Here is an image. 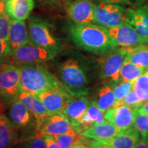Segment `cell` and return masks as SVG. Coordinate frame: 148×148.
<instances>
[{
	"mask_svg": "<svg viewBox=\"0 0 148 148\" xmlns=\"http://www.w3.org/2000/svg\"><path fill=\"white\" fill-rule=\"evenodd\" d=\"M134 148H148V139L147 138H140Z\"/></svg>",
	"mask_w": 148,
	"mask_h": 148,
	"instance_id": "e575fe53",
	"label": "cell"
},
{
	"mask_svg": "<svg viewBox=\"0 0 148 148\" xmlns=\"http://www.w3.org/2000/svg\"><path fill=\"white\" fill-rule=\"evenodd\" d=\"M43 136L45 139L46 143H47V148H60L52 136L45 135Z\"/></svg>",
	"mask_w": 148,
	"mask_h": 148,
	"instance_id": "836d02e7",
	"label": "cell"
},
{
	"mask_svg": "<svg viewBox=\"0 0 148 148\" xmlns=\"http://www.w3.org/2000/svg\"><path fill=\"white\" fill-rule=\"evenodd\" d=\"M147 72L143 68L135 65L130 61L125 59L120 70V79L122 82H133Z\"/></svg>",
	"mask_w": 148,
	"mask_h": 148,
	"instance_id": "d4e9b609",
	"label": "cell"
},
{
	"mask_svg": "<svg viewBox=\"0 0 148 148\" xmlns=\"http://www.w3.org/2000/svg\"><path fill=\"white\" fill-rule=\"evenodd\" d=\"M133 88L140 100L144 103L148 101V71L134 81Z\"/></svg>",
	"mask_w": 148,
	"mask_h": 148,
	"instance_id": "4316f807",
	"label": "cell"
},
{
	"mask_svg": "<svg viewBox=\"0 0 148 148\" xmlns=\"http://www.w3.org/2000/svg\"><path fill=\"white\" fill-rule=\"evenodd\" d=\"M79 134L73 128L64 134L53 136L60 148H70L81 143Z\"/></svg>",
	"mask_w": 148,
	"mask_h": 148,
	"instance_id": "484cf974",
	"label": "cell"
},
{
	"mask_svg": "<svg viewBox=\"0 0 148 148\" xmlns=\"http://www.w3.org/2000/svg\"><path fill=\"white\" fill-rule=\"evenodd\" d=\"M95 102L97 106L103 112L113 108L116 102L113 89L110 86H105L100 88Z\"/></svg>",
	"mask_w": 148,
	"mask_h": 148,
	"instance_id": "cb8c5ba5",
	"label": "cell"
},
{
	"mask_svg": "<svg viewBox=\"0 0 148 148\" xmlns=\"http://www.w3.org/2000/svg\"><path fill=\"white\" fill-rule=\"evenodd\" d=\"M58 79L66 91L73 97L87 94L88 78L86 71L75 59L69 58L60 64Z\"/></svg>",
	"mask_w": 148,
	"mask_h": 148,
	"instance_id": "3957f363",
	"label": "cell"
},
{
	"mask_svg": "<svg viewBox=\"0 0 148 148\" xmlns=\"http://www.w3.org/2000/svg\"><path fill=\"white\" fill-rule=\"evenodd\" d=\"M34 7V0H6L5 12L12 19H27Z\"/></svg>",
	"mask_w": 148,
	"mask_h": 148,
	"instance_id": "ac0fdd59",
	"label": "cell"
},
{
	"mask_svg": "<svg viewBox=\"0 0 148 148\" xmlns=\"http://www.w3.org/2000/svg\"><path fill=\"white\" fill-rule=\"evenodd\" d=\"M127 21V10L117 3L107 1L94 3V23L112 28Z\"/></svg>",
	"mask_w": 148,
	"mask_h": 148,
	"instance_id": "277c9868",
	"label": "cell"
},
{
	"mask_svg": "<svg viewBox=\"0 0 148 148\" xmlns=\"http://www.w3.org/2000/svg\"><path fill=\"white\" fill-rule=\"evenodd\" d=\"M38 133L36 137L49 135L57 136L67 132L73 128L71 122L62 112L53 114L37 123Z\"/></svg>",
	"mask_w": 148,
	"mask_h": 148,
	"instance_id": "30bf717a",
	"label": "cell"
},
{
	"mask_svg": "<svg viewBox=\"0 0 148 148\" xmlns=\"http://www.w3.org/2000/svg\"><path fill=\"white\" fill-rule=\"evenodd\" d=\"M66 5V13L74 23H94V3L91 0H72Z\"/></svg>",
	"mask_w": 148,
	"mask_h": 148,
	"instance_id": "4fadbf2b",
	"label": "cell"
},
{
	"mask_svg": "<svg viewBox=\"0 0 148 148\" xmlns=\"http://www.w3.org/2000/svg\"><path fill=\"white\" fill-rule=\"evenodd\" d=\"M37 97L42 101L48 112L53 114L62 112L73 96L66 92L62 86H57L44 90Z\"/></svg>",
	"mask_w": 148,
	"mask_h": 148,
	"instance_id": "8fae6325",
	"label": "cell"
},
{
	"mask_svg": "<svg viewBox=\"0 0 148 148\" xmlns=\"http://www.w3.org/2000/svg\"><path fill=\"white\" fill-rule=\"evenodd\" d=\"M23 148H47V143L44 136H42L29 140L25 143Z\"/></svg>",
	"mask_w": 148,
	"mask_h": 148,
	"instance_id": "d6a6232c",
	"label": "cell"
},
{
	"mask_svg": "<svg viewBox=\"0 0 148 148\" xmlns=\"http://www.w3.org/2000/svg\"><path fill=\"white\" fill-rule=\"evenodd\" d=\"M140 136L137 130L133 125L110 139L99 142L113 148H134L140 140Z\"/></svg>",
	"mask_w": 148,
	"mask_h": 148,
	"instance_id": "ffe728a7",
	"label": "cell"
},
{
	"mask_svg": "<svg viewBox=\"0 0 148 148\" xmlns=\"http://www.w3.org/2000/svg\"><path fill=\"white\" fill-rule=\"evenodd\" d=\"M18 99L28 109L33 116H34L36 123H40L45 118L51 115V114L48 112L42 101L37 96L21 91L18 96Z\"/></svg>",
	"mask_w": 148,
	"mask_h": 148,
	"instance_id": "d6986e66",
	"label": "cell"
},
{
	"mask_svg": "<svg viewBox=\"0 0 148 148\" xmlns=\"http://www.w3.org/2000/svg\"><path fill=\"white\" fill-rule=\"evenodd\" d=\"M72 0H48V1L51 3H57V4H60V3H69L70 1Z\"/></svg>",
	"mask_w": 148,
	"mask_h": 148,
	"instance_id": "74e56055",
	"label": "cell"
},
{
	"mask_svg": "<svg viewBox=\"0 0 148 148\" xmlns=\"http://www.w3.org/2000/svg\"><path fill=\"white\" fill-rule=\"evenodd\" d=\"M9 119L16 127H25L32 121V114L18 99L12 101L8 110Z\"/></svg>",
	"mask_w": 148,
	"mask_h": 148,
	"instance_id": "44dd1931",
	"label": "cell"
},
{
	"mask_svg": "<svg viewBox=\"0 0 148 148\" xmlns=\"http://www.w3.org/2000/svg\"><path fill=\"white\" fill-rule=\"evenodd\" d=\"M19 69L20 89L22 92L38 96L40 92L49 88L62 86L59 79L40 62L20 64Z\"/></svg>",
	"mask_w": 148,
	"mask_h": 148,
	"instance_id": "7a4b0ae2",
	"label": "cell"
},
{
	"mask_svg": "<svg viewBox=\"0 0 148 148\" xmlns=\"http://www.w3.org/2000/svg\"><path fill=\"white\" fill-rule=\"evenodd\" d=\"M28 32L30 40L35 45L58 53L60 40L51 32L47 22L37 16L29 18Z\"/></svg>",
	"mask_w": 148,
	"mask_h": 148,
	"instance_id": "5b68a950",
	"label": "cell"
},
{
	"mask_svg": "<svg viewBox=\"0 0 148 148\" xmlns=\"http://www.w3.org/2000/svg\"><path fill=\"white\" fill-rule=\"evenodd\" d=\"M70 148H71V147H70Z\"/></svg>",
	"mask_w": 148,
	"mask_h": 148,
	"instance_id": "b9f144b4",
	"label": "cell"
},
{
	"mask_svg": "<svg viewBox=\"0 0 148 148\" xmlns=\"http://www.w3.org/2000/svg\"><path fill=\"white\" fill-rule=\"evenodd\" d=\"M106 29L118 46L130 48L144 45L143 39L140 38L136 29L127 22H125L116 27Z\"/></svg>",
	"mask_w": 148,
	"mask_h": 148,
	"instance_id": "7c38bea8",
	"label": "cell"
},
{
	"mask_svg": "<svg viewBox=\"0 0 148 148\" xmlns=\"http://www.w3.org/2000/svg\"><path fill=\"white\" fill-rule=\"evenodd\" d=\"M138 109L125 105L114 106L104 112L106 121L115 125L121 132L134 125Z\"/></svg>",
	"mask_w": 148,
	"mask_h": 148,
	"instance_id": "9c48e42d",
	"label": "cell"
},
{
	"mask_svg": "<svg viewBox=\"0 0 148 148\" xmlns=\"http://www.w3.org/2000/svg\"><path fill=\"white\" fill-rule=\"evenodd\" d=\"M84 148H90L89 146H88V145H84Z\"/></svg>",
	"mask_w": 148,
	"mask_h": 148,
	"instance_id": "60d3db41",
	"label": "cell"
},
{
	"mask_svg": "<svg viewBox=\"0 0 148 148\" xmlns=\"http://www.w3.org/2000/svg\"><path fill=\"white\" fill-rule=\"evenodd\" d=\"M10 26V18L5 12L0 14V39L8 41Z\"/></svg>",
	"mask_w": 148,
	"mask_h": 148,
	"instance_id": "4dcf8cb0",
	"label": "cell"
},
{
	"mask_svg": "<svg viewBox=\"0 0 148 148\" xmlns=\"http://www.w3.org/2000/svg\"><path fill=\"white\" fill-rule=\"evenodd\" d=\"M21 72L19 67L10 64L0 66V97L3 100L18 99L21 89Z\"/></svg>",
	"mask_w": 148,
	"mask_h": 148,
	"instance_id": "52a82bcc",
	"label": "cell"
},
{
	"mask_svg": "<svg viewBox=\"0 0 148 148\" xmlns=\"http://www.w3.org/2000/svg\"><path fill=\"white\" fill-rule=\"evenodd\" d=\"M120 132L121 131L115 125L106 121L100 124L92 125L79 134L88 139L103 141L113 138Z\"/></svg>",
	"mask_w": 148,
	"mask_h": 148,
	"instance_id": "2e32d148",
	"label": "cell"
},
{
	"mask_svg": "<svg viewBox=\"0 0 148 148\" xmlns=\"http://www.w3.org/2000/svg\"><path fill=\"white\" fill-rule=\"evenodd\" d=\"M10 53L11 50L8 42L0 39V66L8 63Z\"/></svg>",
	"mask_w": 148,
	"mask_h": 148,
	"instance_id": "1f68e13d",
	"label": "cell"
},
{
	"mask_svg": "<svg viewBox=\"0 0 148 148\" xmlns=\"http://www.w3.org/2000/svg\"><path fill=\"white\" fill-rule=\"evenodd\" d=\"M138 113L148 114V101H146L143 106L138 109Z\"/></svg>",
	"mask_w": 148,
	"mask_h": 148,
	"instance_id": "d590c367",
	"label": "cell"
},
{
	"mask_svg": "<svg viewBox=\"0 0 148 148\" xmlns=\"http://www.w3.org/2000/svg\"><path fill=\"white\" fill-rule=\"evenodd\" d=\"M92 143L95 144V145H99L100 146L101 148H113L112 147H110V146H108V145H105V144H103V143H99V141H97V140H93V141H91Z\"/></svg>",
	"mask_w": 148,
	"mask_h": 148,
	"instance_id": "ab89813d",
	"label": "cell"
},
{
	"mask_svg": "<svg viewBox=\"0 0 148 148\" xmlns=\"http://www.w3.org/2000/svg\"><path fill=\"white\" fill-rule=\"evenodd\" d=\"M144 103H145L140 100L135 90L132 88V89L130 91L129 93L123 99V101L120 103L119 106L120 105H125V106L132 107V108L138 109L143 106Z\"/></svg>",
	"mask_w": 148,
	"mask_h": 148,
	"instance_id": "f546056e",
	"label": "cell"
},
{
	"mask_svg": "<svg viewBox=\"0 0 148 148\" xmlns=\"http://www.w3.org/2000/svg\"><path fill=\"white\" fill-rule=\"evenodd\" d=\"M5 1L6 0H0V14L5 12Z\"/></svg>",
	"mask_w": 148,
	"mask_h": 148,
	"instance_id": "f35d334b",
	"label": "cell"
},
{
	"mask_svg": "<svg viewBox=\"0 0 148 148\" xmlns=\"http://www.w3.org/2000/svg\"><path fill=\"white\" fill-rule=\"evenodd\" d=\"M14 126L8 117L0 114V148H10L15 143L16 134Z\"/></svg>",
	"mask_w": 148,
	"mask_h": 148,
	"instance_id": "7402d4cb",
	"label": "cell"
},
{
	"mask_svg": "<svg viewBox=\"0 0 148 148\" xmlns=\"http://www.w3.org/2000/svg\"><path fill=\"white\" fill-rule=\"evenodd\" d=\"M133 85H134V81L133 82H122L121 84L116 85L112 88L116 100V102L114 106H119V104L123 101V99L125 97V96L132 89Z\"/></svg>",
	"mask_w": 148,
	"mask_h": 148,
	"instance_id": "83f0119b",
	"label": "cell"
},
{
	"mask_svg": "<svg viewBox=\"0 0 148 148\" xmlns=\"http://www.w3.org/2000/svg\"><path fill=\"white\" fill-rule=\"evenodd\" d=\"M30 40L28 29L25 21L10 18V26L9 30L8 44L11 52L18 47L25 45Z\"/></svg>",
	"mask_w": 148,
	"mask_h": 148,
	"instance_id": "e0dca14e",
	"label": "cell"
},
{
	"mask_svg": "<svg viewBox=\"0 0 148 148\" xmlns=\"http://www.w3.org/2000/svg\"><path fill=\"white\" fill-rule=\"evenodd\" d=\"M134 126L137 130L140 137L147 138L148 136V114L138 113Z\"/></svg>",
	"mask_w": 148,
	"mask_h": 148,
	"instance_id": "f1b7e54d",
	"label": "cell"
},
{
	"mask_svg": "<svg viewBox=\"0 0 148 148\" xmlns=\"http://www.w3.org/2000/svg\"><path fill=\"white\" fill-rule=\"evenodd\" d=\"M90 103L85 96L73 97L66 103L62 113L71 122L72 127H75L82 118Z\"/></svg>",
	"mask_w": 148,
	"mask_h": 148,
	"instance_id": "9a60e30c",
	"label": "cell"
},
{
	"mask_svg": "<svg viewBox=\"0 0 148 148\" xmlns=\"http://www.w3.org/2000/svg\"><path fill=\"white\" fill-rule=\"evenodd\" d=\"M125 47L116 48L106 55L101 63L100 78L110 79L114 82L120 79V70L127 56Z\"/></svg>",
	"mask_w": 148,
	"mask_h": 148,
	"instance_id": "ba28073f",
	"label": "cell"
},
{
	"mask_svg": "<svg viewBox=\"0 0 148 148\" xmlns=\"http://www.w3.org/2000/svg\"><path fill=\"white\" fill-rule=\"evenodd\" d=\"M139 34L144 45L148 44V6L127 10V21Z\"/></svg>",
	"mask_w": 148,
	"mask_h": 148,
	"instance_id": "5bb4252c",
	"label": "cell"
},
{
	"mask_svg": "<svg viewBox=\"0 0 148 148\" xmlns=\"http://www.w3.org/2000/svg\"><path fill=\"white\" fill-rule=\"evenodd\" d=\"M69 34L77 47L100 56H106L118 47L108 29L97 24L74 23L69 27Z\"/></svg>",
	"mask_w": 148,
	"mask_h": 148,
	"instance_id": "6da1fadb",
	"label": "cell"
},
{
	"mask_svg": "<svg viewBox=\"0 0 148 148\" xmlns=\"http://www.w3.org/2000/svg\"><path fill=\"white\" fill-rule=\"evenodd\" d=\"M58 52L35 45L29 40L10 53V59L18 64L39 63L52 60Z\"/></svg>",
	"mask_w": 148,
	"mask_h": 148,
	"instance_id": "8992f818",
	"label": "cell"
},
{
	"mask_svg": "<svg viewBox=\"0 0 148 148\" xmlns=\"http://www.w3.org/2000/svg\"><path fill=\"white\" fill-rule=\"evenodd\" d=\"M99 1H107V2H111L114 3H117V4H120V3H127L130 2L131 0H97Z\"/></svg>",
	"mask_w": 148,
	"mask_h": 148,
	"instance_id": "8d00e7d4",
	"label": "cell"
},
{
	"mask_svg": "<svg viewBox=\"0 0 148 148\" xmlns=\"http://www.w3.org/2000/svg\"><path fill=\"white\" fill-rule=\"evenodd\" d=\"M125 59L148 71V48L145 45L127 48Z\"/></svg>",
	"mask_w": 148,
	"mask_h": 148,
	"instance_id": "603a6c76",
	"label": "cell"
}]
</instances>
